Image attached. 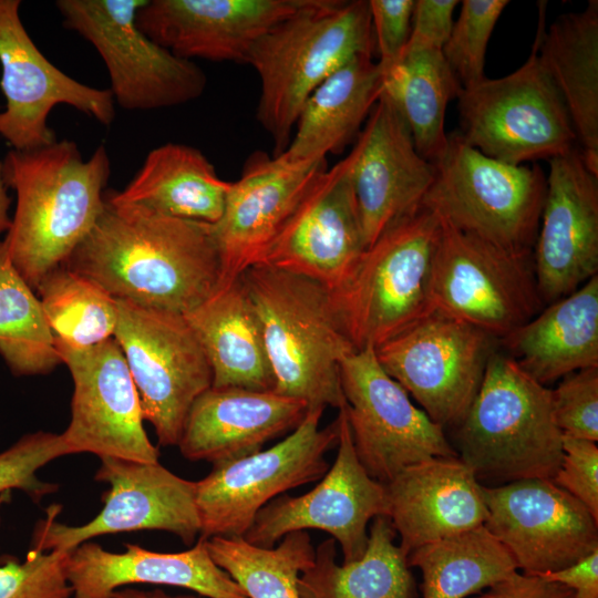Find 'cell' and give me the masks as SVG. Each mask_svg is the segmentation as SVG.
Returning a JSON list of instances; mask_svg holds the SVG:
<instances>
[{
	"instance_id": "25",
	"label": "cell",
	"mask_w": 598,
	"mask_h": 598,
	"mask_svg": "<svg viewBox=\"0 0 598 598\" xmlns=\"http://www.w3.org/2000/svg\"><path fill=\"white\" fill-rule=\"evenodd\" d=\"M384 488V516L406 556L423 545L483 526L488 517L483 485L458 456L408 465Z\"/></svg>"
},
{
	"instance_id": "19",
	"label": "cell",
	"mask_w": 598,
	"mask_h": 598,
	"mask_svg": "<svg viewBox=\"0 0 598 598\" xmlns=\"http://www.w3.org/2000/svg\"><path fill=\"white\" fill-rule=\"evenodd\" d=\"M486 529L514 557L518 570L543 575L598 549V520L553 480L483 486Z\"/></svg>"
},
{
	"instance_id": "20",
	"label": "cell",
	"mask_w": 598,
	"mask_h": 598,
	"mask_svg": "<svg viewBox=\"0 0 598 598\" xmlns=\"http://www.w3.org/2000/svg\"><path fill=\"white\" fill-rule=\"evenodd\" d=\"M348 155L321 173L258 264L336 290L367 249ZM257 264V265H258Z\"/></svg>"
},
{
	"instance_id": "27",
	"label": "cell",
	"mask_w": 598,
	"mask_h": 598,
	"mask_svg": "<svg viewBox=\"0 0 598 598\" xmlns=\"http://www.w3.org/2000/svg\"><path fill=\"white\" fill-rule=\"evenodd\" d=\"M112 553L93 542L70 551L65 576L73 598H112L120 587L133 584L186 588L208 598H247L243 588L212 559L206 539L187 550L158 553L125 544Z\"/></svg>"
},
{
	"instance_id": "21",
	"label": "cell",
	"mask_w": 598,
	"mask_h": 598,
	"mask_svg": "<svg viewBox=\"0 0 598 598\" xmlns=\"http://www.w3.org/2000/svg\"><path fill=\"white\" fill-rule=\"evenodd\" d=\"M549 164L533 249L536 283L545 305L598 275V176L587 168L578 147Z\"/></svg>"
},
{
	"instance_id": "39",
	"label": "cell",
	"mask_w": 598,
	"mask_h": 598,
	"mask_svg": "<svg viewBox=\"0 0 598 598\" xmlns=\"http://www.w3.org/2000/svg\"><path fill=\"white\" fill-rule=\"evenodd\" d=\"M507 0H463L461 12L442 49L462 87L485 79L484 66L492 32Z\"/></svg>"
},
{
	"instance_id": "48",
	"label": "cell",
	"mask_w": 598,
	"mask_h": 598,
	"mask_svg": "<svg viewBox=\"0 0 598 598\" xmlns=\"http://www.w3.org/2000/svg\"><path fill=\"white\" fill-rule=\"evenodd\" d=\"M9 187L4 181L2 161H0V234L7 233L11 225L9 214L11 198L8 194Z\"/></svg>"
},
{
	"instance_id": "29",
	"label": "cell",
	"mask_w": 598,
	"mask_h": 598,
	"mask_svg": "<svg viewBox=\"0 0 598 598\" xmlns=\"http://www.w3.org/2000/svg\"><path fill=\"white\" fill-rule=\"evenodd\" d=\"M184 317L212 368V386L274 390L260 321L241 277L220 285Z\"/></svg>"
},
{
	"instance_id": "5",
	"label": "cell",
	"mask_w": 598,
	"mask_h": 598,
	"mask_svg": "<svg viewBox=\"0 0 598 598\" xmlns=\"http://www.w3.org/2000/svg\"><path fill=\"white\" fill-rule=\"evenodd\" d=\"M455 431L453 447L483 486L553 480L561 462L563 433L554 419L551 389L496 349Z\"/></svg>"
},
{
	"instance_id": "23",
	"label": "cell",
	"mask_w": 598,
	"mask_h": 598,
	"mask_svg": "<svg viewBox=\"0 0 598 598\" xmlns=\"http://www.w3.org/2000/svg\"><path fill=\"white\" fill-rule=\"evenodd\" d=\"M327 169V159L291 163L255 153L231 182L218 221L212 225L221 283L257 265L306 192Z\"/></svg>"
},
{
	"instance_id": "2",
	"label": "cell",
	"mask_w": 598,
	"mask_h": 598,
	"mask_svg": "<svg viewBox=\"0 0 598 598\" xmlns=\"http://www.w3.org/2000/svg\"><path fill=\"white\" fill-rule=\"evenodd\" d=\"M3 176L16 209L3 239L9 259L35 290L62 266L97 221L111 162L104 145L84 161L73 141L27 151L10 150Z\"/></svg>"
},
{
	"instance_id": "40",
	"label": "cell",
	"mask_w": 598,
	"mask_h": 598,
	"mask_svg": "<svg viewBox=\"0 0 598 598\" xmlns=\"http://www.w3.org/2000/svg\"><path fill=\"white\" fill-rule=\"evenodd\" d=\"M70 551L30 549L23 561L0 557V598H71L65 576Z\"/></svg>"
},
{
	"instance_id": "1",
	"label": "cell",
	"mask_w": 598,
	"mask_h": 598,
	"mask_svg": "<svg viewBox=\"0 0 598 598\" xmlns=\"http://www.w3.org/2000/svg\"><path fill=\"white\" fill-rule=\"evenodd\" d=\"M63 266L114 299L182 315L221 283L210 224L118 203L109 192L97 221Z\"/></svg>"
},
{
	"instance_id": "43",
	"label": "cell",
	"mask_w": 598,
	"mask_h": 598,
	"mask_svg": "<svg viewBox=\"0 0 598 598\" xmlns=\"http://www.w3.org/2000/svg\"><path fill=\"white\" fill-rule=\"evenodd\" d=\"M563 457L553 482L582 503L598 520V446L563 434Z\"/></svg>"
},
{
	"instance_id": "8",
	"label": "cell",
	"mask_w": 598,
	"mask_h": 598,
	"mask_svg": "<svg viewBox=\"0 0 598 598\" xmlns=\"http://www.w3.org/2000/svg\"><path fill=\"white\" fill-rule=\"evenodd\" d=\"M457 99L458 133L488 157L523 165L578 147L565 102L539 61L536 43L516 71L462 87Z\"/></svg>"
},
{
	"instance_id": "17",
	"label": "cell",
	"mask_w": 598,
	"mask_h": 598,
	"mask_svg": "<svg viewBox=\"0 0 598 598\" xmlns=\"http://www.w3.org/2000/svg\"><path fill=\"white\" fill-rule=\"evenodd\" d=\"M20 6L19 0H0V87L6 100L0 136L18 151L54 143L48 117L59 104L110 125L115 117L110 90L83 84L52 64L24 28Z\"/></svg>"
},
{
	"instance_id": "16",
	"label": "cell",
	"mask_w": 598,
	"mask_h": 598,
	"mask_svg": "<svg viewBox=\"0 0 598 598\" xmlns=\"http://www.w3.org/2000/svg\"><path fill=\"white\" fill-rule=\"evenodd\" d=\"M54 342L73 380L71 420L61 433L68 454L158 462V448L144 430L140 396L116 340L83 349Z\"/></svg>"
},
{
	"instance_id": "30",
	"label": "cell",
	"mask_w": 598,
	"mask_h": 598,
	"mask_svg": "<svg viewBox=\"0 0 598 598\" xmlns=\"http://www.w3.org/2000/svg\"><path fill=\"white\" fill-rule=\"evenodd\" d=\"M540 31L539 61L565 102L585 165L598 176V1Z\"/></svg>"
},
{
	"instance_id": "15",
	"label": "cell",
	"mask_w": 598,
	"mask_h": 598,
	"mask_svg": "<svg viewBox=\"0 0 598 598\" xmlns=\"http://www.w3.org/2000/svg\"><path fill=\"white\" fill-rule=\"evenodd\" d=\"M341 385L355 453L372 478L384 484L413 463L457 456L444 429L411 402L382 369L374 349L342 361Z\"/></svg>"
},
{
	"instance_id": "14",
	"label": "cell",
	"mask_w": 598,
	"mask_h": 598,
	"mask_svg": "<svg viewBox=\"0 0 598 598\" xmlns=\"http://www.w3.org/2000/svg\"><path fill=\"white\" fill-rule=\"evenodd\" d=\"M95 480L110 485L102 494L103 508L86 524L56 522L60 507L48 508L38 523L32 549L72 551L89 539L136 530H165L192 545L200 534L196 482L177 476L155 463L101 457Z\"/></svg>"
},
{
	"instance_id": "42",
	"label": "cell",
	"mask_w": 598,
	"mask_h": 598,
	"mask_svg": "<svg viewBox=\"0 0 598 598\" xmlns=\"http://www.w3.org/2000/svg\"><path fill=\"white\" fill-rule=\"evenodd\" d=\"M555 422L563 434L598 441V368L569 373L551 389Z\"/></svg>"
},
{
	"instance_id": "38",
	"label": "cell",
	"mask_w": 598,
	"mask_h": 598,
	"mask_svg": "<svg viewBox=\"0 0 598 598\" xmlns=\"http://www.w3.org/2000/svg\"><path fill=\"white\" fill-rule=\"evenodd\" d=\"M54 339L73 348H90L114 337L116 300L103 288L63 265L37 287Z\"/></svg>"
},
{
	"instance_id": "9",
	"label": "cell",
	"mask_w": 598,
	"mask_h": 598,
	"mask_svg": "<svg viewBox=\"0 0 598 598\" xmlns=\"http://www.w3.org/2000/svg\"><path fill=\"white\" fill-rule=\"evenodd\" d=\"M432 310L463 320L497 341L545 306L532 254L505 250L441 220L430 277Z\"/></svg>"
},
{
	"instance_id": "26",
	"label": "cell",
	"mask_w": 598,
	"mask_h": 598,
	"mask_svg": "<svg viewBox=\"0 0 598 598\" xmlns=\"http://www.w3.org/2000/svg\"><path fill=\"white\" fill-rule=\"evenodd\" d=\"M308 410L303 401L274 391L210 386L192 404L177 446L194 462L239 460L292 432Z\"/></svg>"
},
{
	"instance_id": "24",
	"label": "cell",
	"mask_w": 598,
	"mask_h": 598,
	"mask_svg": "<svg viewBox=\"0 0 598 598\" xmlns=\"http://www.w3.org/2000/svg\"><path fill=\"white\" fill-rule=\"evenodd\" d=\"M312 1L146 0L136 12V24L182 59L245 63L264 34Z\"/></svg>"
},
{
	"instance_id": "4",
	"label": "cell",
	"mask_w": 598,
	"mask_h": 598,
	"mask_svg": "<svg viewBox=\"0 0 598 598\" xmlns=\"http://www.w3.org/2000/svg\"><path fill=\"white\" fill-rule=\"evenodd\" d=\"M374 52L365 0H313L251 47L245 63L260 80L257 120L274 141V156L288 147L309 95L353 58Z\"/></svg>"
},
{
	"instance_id": "36",
	"label": "cell",
	"mask_w": 598,
	"mask_h": 598,
	"mask_svg": "<svg viewBox=\"0 0 598 598\" xmlns=\"http://www.w3.org/2000/svg\"><path fill=\"white\" fill-rule=\"evenodd\" d=\"M212 559L245 591L247 598H300L298 579L315 560L306 530L282 537L278 547L264 548L243 537L206 539Z\"/></svg>"
},
{
	"instance_id": "13",
	"label": "cell",
	"mask_w": 598,
	"mask_h": 598,
	"mask_svg": "<svg viewBox=\"0 0 598 598\" xmlns=\"http://www.w3.org/2000/svg\"><path fill=\"white\" fill-rule=\"evenodd\" d=\"M496 341L463 320L432 310L374 353L434 423L455 429L477 394Z\"/></svg>"
},
{
	"instance_id": "31",
	"label": "cell",
	"mask_w": 598,
	"mask_h": 598,
	"mask_svg": "<svg viewBox=\"0 0 598 598\" xmlns=\"http://www.w3.org/2000/svg\"><path fill=\"white\" fill-rule=\"evenodd\" d=\"M383 74L373 55L353 58L328 76L306 100L288 147L279 155L291 163L324 159L360 134L379 101Z\"/></svg>"
},
{
	"instance_id": "32",
	"label": "cell",
	"mask_w": 598,
	"mask_h": 598,
	"mask_svg": "<svg viewBox=\"0 0 598 598\" xmlns=\"http://www.w3.org/2000/svg\"><path fill=\"white\" fill-rule=\"evenodd\" d=\"M230 184L199 150L166 143L147 154L124 189L109 194L118 203L214 225L223 214Z\"/></svg>"
},
{
	"instance_id": "11",
	"label": "cell",
	"mask_w": 598,
	"mask_h": 598,
	"mask_svg": "<svg viewBox=\"0 0 598 598\" xmlns=\"http://www.w3.org/2000/svg\"><path fill=\"white\" fill-rule=\"evenodd\" d=\"M323 410H308L301 423L272 447L215 464L196 482L199 537H244L257 513L275 497L323 477L330 468L324 455L339 441L338 419L319 427Z\"/></svg>"
},
{
	"instance_id": "12",
	"label": "cell",
	"mask_w": 598,
	"mask_h": 598,
	"mask_svg": "<svg viewBox=\"0 0 598 598\" xmlns=\"http://www.w3.org/2000/svg\"><path fill=\"white\" fill-rule=\"evenodd\" d=\"M115 300L113 338L125 357L143 417L161 445H177L192 404L212 386L209 362L184 315Z\"/></svg>"
},
{
	"instance_id": "7",
	"label": "cell",
	"mask_w": 598,
	"mask_h": 598,
	"mask_svg": "<svg viewBox=\"0 0 598 598\" xmlns=\"http://www.w3.org/2000/svg\"><path fill=\"white\" fill-rule=\"evenodd\" d=\"M423 206L441 220L505 250L532 254L546 196L538 165H513L468 145L458 132L433 163Z\"/></svg>"
},
{
	"instance_id": "33",
	"label": "cell",
	"mask_w": 598,
	"mask_h": 598,
	"mask_svg": "<svg viewBox=\"0 0 598 598\" xmlns=\"http://www.w3.org/2000/svg\"><path fill=\"white\" fill-rule=\"evenodd\" d=\"M391 520L375 516L361 558L338 565L336 539L315 549L313 564L298 579L300 598H416L406 555L394 544Z\"/></svg>"
},
{
	"instance_id": "22",
	"label": "cell",
	"mask_w": 598,
	"mask_h": 598,
	"mask_svg": "<svg viewBox=\"0 0 598 598\" xmlns=\"http://www.w3.org/2000/svg\"><path fill=\"white\" fill-rule=\"evenodd\" d=\"M349 156L368 248L422 207L434 165L419 154L404 120L382 93Z\"/></svg>"
},
{
	"instance_id": "34",
	"label": "cell",
	"mask_w": 598,
	"mask_h": 598,
	"mask_svg": "<svg viewBox=\"0 0 598 598\" xmlns=\"http://www.w3.org/2000/svg\"><path fill=\"white\" fill-rule=\"evenodd\" d=\"M382 74V94L404 120L419 154L435 163L447 145V104L462 90L442 51L405 50Z\"/></svg>"
},
{
	"instance_id": "28",
	"label": "cell",
	"mask_w": 598,
	"mask_h": 598,
	"mask_svg": "<svg viewBox=\"0 0 598 598\" xmlns=\"http://www.w3.org/2000/svg\"><path fill=\"white\" fill-rule=\"evenodd\" d=\"M501 342L524 372L546 386L598 368V275L546 305Z\"/></svg>"
},
{
	"instance_id": "3",
	"label": "cell",
	"mask_w": 598,
	"mask_h": 598,
	"mask_svg": "<svg viewBox=\"0 0 598 598\" xmlns=\"http://www.w3.org/2000/svg\"><path fill=\"white\" fill-rule=\"evenodd\" d=\"M240 277L260 321L275 379L272 391L303 401L309 410L344 406L341 363L357 351L330 290L305 276L261 264Z\"/></svg>"
},
{
	"instance_id": "46",
	"label": "cell",
	"mask_w": 598,
	"mask_h": 598,
	"mask_svg": "<svg viewBox=\"0 0 598 598\" xmlns=\"http://www.w3.org/2000/svg\"><path fill=\"white\" fill-rule=\"evenodd\" d=\"M475 598H574V594L566 586L539 575L515 571Z\"/></svg>"
},
{
	"instance_id": "47",
	"label": "cell",
	"mask_w": 598,
	"mask_h": 598,
	"mask_svg": "<svg viewBox=\"0 0 598 598\" xmlns=\"http://www.w3.org/2000/svg\"><path fill=\"white\" fill-rule=\"evenodd\" d=\"M539 576L566 586L574 598H598V549L568 567Z\"/></svg>"
},
{
	"instance_id": "35",
	"label": "cell",
	"mask_w": 598,
	"mask_h": 598,
	"mask_svg": "<svg viewBox=\"0 0 598 598\" xmlns=\"http://www.w3.org/2000/svg\"><path fill=\"white\" fill-rule=\"evenodd\" d=\"M406 560L422 573L423 598H465L518 571L509 550L484 525L423 545Z\"/></svg>"
},
{
	"instance_id": "41",
	"label": "cell",
	"mask_w": 598,
	"mask_h": 598,
	"mask_svg": "<svg viewBox=\"0 0 598 598\" xmlns=\"http://www.w3.org/2000/svg\"><path fill=\"white\" fill-rule=\"evenodd\" d=\"M63 455L69 454L61 434L38 431L23 435L0 452V493L17 488L40 502L58 485L39 480L37 471Z\"/></svg>"
},
{
	"instance_id": "6",
	"label": "cell",
	"mask_w": 598,
	"mask_h": 598,
	"mask_svg": "<svg viewBox=\"0 0 598 598\" xmlns=\"http://www.w3.org/2000/svg\"><path fill=\"white\" fill-rule=\"evenodd\" d=\"M440 217L422 207L369 246L331 292L355 351L375 349L432 311L430 277Z\"/></svg>"
},
{
	"instance_id": "45",
	"label": "cell",
	"mask_w": 598,
	"mask_h": 598,
	"mask_svg": "<svg viewBox=\"0 0 598 598\" xmlns=\"http://www.w3.org/2000/svg\"><path fill=\"white\" fill-rule=\"evenodd\" d=\"M458 3L457 0H416L405 50L442 51L451 34L453 13Z\"/></svg>"
},
{
	"instance_id": "49",
	"label": "cell",
	"mask_w": 598,
	"mask_h": 598,
	"mask_svg": "<svg viewBox=\"0 0 598 598\" xmlns=\"http://www.w3.org/2000/svg\"><path fill=\"white\" fill-rule=\"evenodd\" d=\"M112 598H198L193 595L169 596L161 589L144 591L138 589H122L113 592Z\"/></svg>"
},
{
	"instance_id": "10",
	"label": "cell",
	"mask_w": 598,
	"mask_h": 598,
	"mask_svg": "<svg viewBox=\"0 0 598 598\" xmlns=\"http://www.w3.org/2000/svg\"><path fill=\"white\" fill-rule=\"evenodd\" d=\"M146 0H58L63 25L89 41L109 72L114 102L128 111H151L199 97L204 71L147 37L136 24Z\"/></svg>"
},
{
	"instance_id": "37",
	"label": "cell",
	"mask_w": 598,
	"mask_h": 598,
	"mask_svg": "<svg viewBox=\"0 0 598 598\" xmlns=\"http://www.w3.org/2000/svg\"><path fill=\"white\" fill-rule=\"evenodd\" d=\"M0 355L17 375L47 374L62 363L34 290L12 266L0 239Z\"/></svg>"
},
{
	"instance_id": "18",
	"label": "cell",
	"mask_w": 598,
	"mask_h": 598,
	"mask_svg": "<svg viewBox=\"0 0 598 598\" xmlns=\"http://www.w3.org/2000/svg\"><path fill=\"white\" fill-rule=\"evenodd\" d=\"M337 419L338 453L321 482L303 495L283 494L269 502L244 535L246 542L271 548L289 533L320 529L340 544L343 563L362 557L368 544V523L385 514V488L360 463L344 406Z\"/></svg>"
},
{
	"instance_id": "44",
	"label": "cell",
	"mask_w": 598,
	"mask_h": 598,
	"mask_svg": "<svg viewBox=\"0 0 598 598\" xmlns=\"http://www.w3.org/2000/svg\"><path fill=\"white\" fill-rule=\"evenodd\" d=\"M414 0H370L377 61L382 73L402 56L411 34Z\"/></svg>"
}]
</instances>
